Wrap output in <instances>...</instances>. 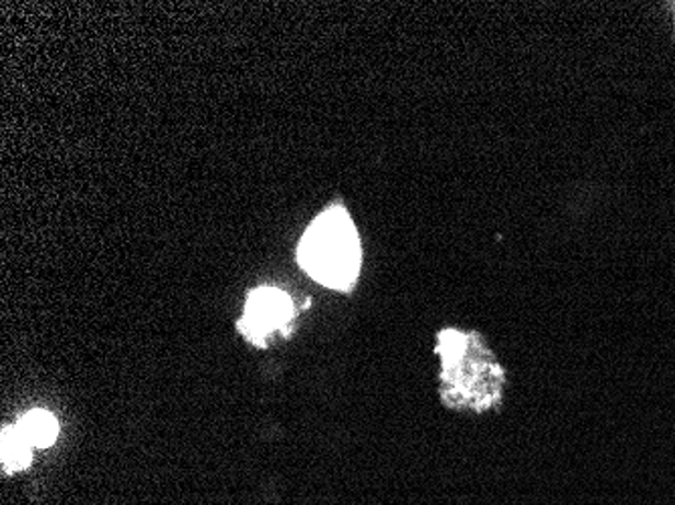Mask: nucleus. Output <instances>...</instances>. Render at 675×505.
<instances>
[{
  "mask_svg": "<svg viewBox=\"0 0 675 505\" xmlns=\"http://www.w3.org/2000/svg\"><path fill=\"white\" fill-rule=\"evenodd\" d=\"M299 265L318 284L332 289H351L361 273V239L351 215L342 207H330L299 243Z\"/></svg>",
  "mask_w": 675,
  "mask_h": 505,
  "instance_id": "obj_1",
  "label": "nucleus"
},
{
  "mask_svg": "<svg viewBox=\"0 0 675 505\" xmlns=\"http://www.w3.org/2000/svg\"><path fill=\"white\" fill-rule=\"evenodd\" d=\"M291 318H294V306L289 296L279 289L261 287L249 296L245 318L241 320L239 328L251 342L263 344L272 332L286 328Z\"/></svg>",
  "mask_w": 675,
  "mask_h": 505,
  "instance_id": "obj_2",
  "label": "nucleus"
},
{
  "mask_svg": "<svg viewBox=\"0 0 675 505\" xmlns=\"http://www.w3.org/2000/svg\"><path fill=\"white\" fill-rule=\"evenodd\" d=\"M16 431L25 437L26 443L31 447H41L43 449V447H52L53 443L57 440L59 423H57V418L52 413L37 409V411L26 413L19 421Z\"/></svg>",
  "mask_w": 675,
  "mask_h": 505,
  "instance_id": "obj_3",
  "label": "nucleus"
},
{
  "mask_svg": "<svg viewBox=\"0 0 675 505\" xmlns=\"http://www.w3.org/2000/svg\"><path fill=\"white\" fill-rule=\"evenodd\" d=\"M0 455H2L4 471L14 473V471H21L31 463V445L16 431V427H4L2 428Z\"/></svg>",
  "mask_w": 675,
  "mask_h": 505,
  "instance_id": "obj_4",
  "label": "nucleus"
},
{
  "mask_svg": "<svg viewBox=\"0 0 675 505\" xmlns=\"http://www.w3.org/2000/svg\"><path fill=\"white\" fill-rule=\"evenodd\" d=\"M674 11H675V4H674Z\"/></svg>",
  "mask_w": 675,
  "mask_h": 505,
  "instance_id": "obj_5",
  "label": "nucleus"
}]
</instances>
